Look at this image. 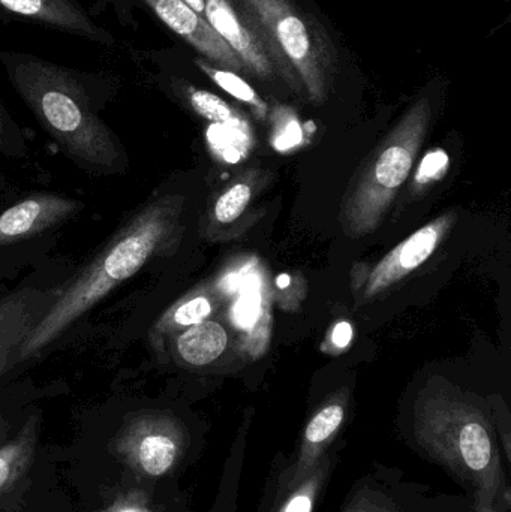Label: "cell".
I'll use <instances>...</instances> for the list:
<instances>
[{
	"instance_id": "1",
	"label": "cell",
	"mask_w": 511,
	"mask_h": 512,
	"mask_svg": "<svg viewBox=\"0 0 511 512\" xmlns=\"http://www.w3.org/2000/svg\"><path fill=\"white\" fill-rule=\"evenodd\" d=\"M405 444L441 466L470 499L474 512H510L509 465L494 412L461 388L432 379L414 396L402 426Z\"/></svg>"
},
{
	"instance_id": "2",
	"label": "cell",
	"mask_w": 511,
	"mask_h": 512,
	"mask_svg": "<svg viewBox=\"0 0 511 512\" xmlns=\"http://www.w3.org/2000/svg\"><path fill=\"white\" fill-rule=\"evenodd\" d=\"M0 65L12 89L71 161L95 174L125 170V149L99 114L102 101L119 86L114 75L78 71L21 51H2Z\"/></svg>"
},
{
	"instance_id": "3",
	"label": "cell",
	"mask_w": 511,
	"mask_h": 512,
	"mask_svg": "<svg viewBox=\"0 0 511 512\" xmlns=\"http://www.w3.org/2000/svg\"><path fill=\"white\" fill-rule=\"evenodd\" d=\"M180 213L182 204L174 197L138 207L104 248L57 291L56 300L21 343L18 364L41 354L117 286L167 252L179 234Z\"/></svg>"
},
{
	"instance_id": "4",
	"label": "cell",
	"mask_w": 511,
	"mask_h": 512,
	"mask_svg": "<svg viewBox=\"0 0 511 512\" xmlns=\"http://www.w3.org/2000/svg\"><path fill=\"white\" fill-rule=\"evenodd\" d=\"M431 122V102L420 99L360 168L341 207L342 230L351 239L374 233L416 164Z\"/></svg>"
},
{
	"instance_id": "5",
	"label": "cell",
	"mask_w": 511,
	"mask_h": 512,
	"mask_svg": "<svg viewBox=\"0 0 511 512\" xmlns=\"http://www.w3.org/2000/svg\"><path fill=\"white\" fill-rule=\"evenodd\" d=\"M254 21L282 65L311 101L323 102L336 71V51L323 27L291 0H233Z\"/></svg>"
},
{
	"instance_id": "6",
	"label": "cell",
	"mask_w": 511,
	"mask_h": 512,
	"mask_svg": "<svg viewBox=\"0 0 511 512\" xmlns=\"http://www.w3.org/2000/svg\"><path fill=\"white\" fill-rule=\"evenodd\" d=\"M197 438L185 420L167 409H144L126 417L114 436V456L141 478L174 477L188 462Z\"/></svg>"
},
{
	"instance_id": "7",
	"label": "cell",
	"mask_w": 511,
	"mask_h": 512,
	"mask_svg": "<svg viewBox=\"0 0 511 512\" xmlns=\"http://www.w3.org/2000/svg\"><path fill=\"white\" fill-rule=\"evenodd\" d=\"M338 512H474L465 495L434 493L401 469L374 463L348 490Z\"/></svg>"
},
{
	"instance_id": "8",
	"label": "cell",
	"mask_w": 511,
	"mask_h": 512,
	"mask_svg": "<svg viewBox=\"0 0 511 512\" xmlns=\"http://www.w3.org/2000/svg\"><path fill=\"white\" fill-rule=\"evenodd\" d=\"M203 17L239 57L246 71L261 80L281 78L299 92L302 84L282 65L254 21L233 0H204Z\"/></svg>"
},
{
	"instance_id": "9",
	"label": "cell",
	"mask_w": 511,
	"mask_h": 512,
	"mask_svg": "<svg viewBox=\"0 0 511 512\" xmlns=\"http://www.w3.org/2000/svg\"><path fill=\"white\" fill-rule=\"evenodd\" d=\"M345 442L335 447L302 480L287 481L275 462L270 465L263 496L255 512H317L338 468Z\"/></svg>"
},
{
	"instance_id": "10",
	"label": "cell",
	"mask_w": 511,
	"mask_h": 512,
	"mask_svg": "<svg viewBox=\"0 0 511 512\" xmlns=\"http://www.w3.org/2000/svg\"><path fill=\"white\" fill-rule=\"evenodd\" d=\"M456 219L458 216L455 212L446 213L431 224L420 228L392 249L366 277L365 289H363L365 298H374L383 294L390 286L396 285L408 274L422 267L437 251L447 233L452 230Z\"/></svg>"
},
{
	"instance_id": "11",
	"label": "cell",
	"mask_w": 511,
	"mask_h": 512,
	"mask_svg": "<svg viewBox=\"0 0 511 512\" xmlns=\"http://www.w3.org/2000/svg\"><path fill=\"white\" fill-rule=\"evenodd\" d=\"M0 11L104 48L116 45L113 33L101 26L78 0H0Z\"/></svg>"
},
{
	"instance_id": "12",
	"label": "cell",
	"mask_w": 511,
	"mask_h": 512,
	"mask_svg": "<svg viewBox=\"0 0 511 512\" xmlns=\"http://www.w3.org/2000/svg\"><path fill=\"white\" fill-rule=\"evenodd\" d=\"M81 210L83 204L68 195L53 192L30 195L0 215V248L24 242L65 224Z\"/></svg>"
},
{
	"instance_id": "13",
	"label": "cell",
	"mask_w": 511,
	"mask_h": 512,
	"mask_svg": "<svg viewBox=\"0 0 511 512\" xmlns=\"http://www.w3.org/2000/svg\"><path fill=\"white\" fill-rule=\"evenodd\" d=\"M149 8L171 32L185 39L213 65L228 71H246L239 57L212 29L206 18L189 8L182 0H138Z\"/></svg>"
},
{
	"instance_id": "14",
	"label": "cell",
	"mask_w": 511,
	"mask_h": 512,
	"mask_svg": "<svg viewBox=\"0 0 511 512\" xmlns=\"http://www.w3.org/2000/svg\"><path fill=\"white\" fill-rule=\"evenodd\" d=\"M57 291L23 288L0 298V378L18 364V351L56 300Z\"/></svg>"
},
{
	"instance_id": "15",
	"label": "cell",
	"mask_w": 511,
	"mask_h": 512,
	"mask_svg": "<svg viewBox=\"0 0 511 512\" xmlns=\"http://www.w3.org/2000/svg\"><path fill=\"white\" fill-rule=\"evenodd\" d=\"M39 418H29L12 441L0 447V512L14 507V499L26 484L38 445Z\"/></svg>"
},
{
	"instance_id": "16",
	"label": "cell",
	"mask_w": 511,
	"mask_h": 512,
	"mask_svg": "<svg viewBox=\"0 0 511 512\" xmlns=\"http://www.w3.org/2000/svg\"><path fill=\"white\" fill-rule=\"evenodd\" d=\"M228 331L216 321L200 322L174 336V349L186 366L206 367L215 363L228 348Z\"/></svg>"
},
{
	"instance_id": "17",
	"label": "cell",
	"mask_w": 511,
	"mask_h": 512,
	"mask_svg": "<svg viewBox=\"0 0 511 512\" xmlns=\"http://www.w3.org/2000/svg\"><path fill=\"white\" fill-rule=\"evenodd\" d=\"M213 301L206 292L195 291L168 307L152 328L153 343L159 345L167 336H176L185 328L209 319Z\"/></svg>"
},
{
	"instance_id": "18",
	"label": "cell",
	"mask_w": 511,
	"mask_h": 512,
	"mask_svg": "<svg viewBox=\"0 0 511 512\" xmlns=\"http://www.w3.org/2000/svg\"><path fill=\"white\" fill-rule=\"evenodd\" d=\"M195 63H197L198 68H200L204 74L209 75L222 90L230 93L231 96L239 99V101L252 105V108H255L260 116L266 114V104L261 101L260 96L252 89L251 84L246 83L236 72L216 68L212 63H207L206 60H197Z\"/></svg>"
},
{
	"instance_id": "19",
	"label": "cell",
	"mask_w": 511,
	"mask_h": 512,
	"mask_svg": "<svg viewBox=\"0 0 511 512\" xmlns=\"http://www.w3.org/2000/svg\"><path fill=\"white\" fill-rule=\"evenodd\" d=\"M251 200V183L236 182L227 191L222 192L221 197L216 200L213 206V219L219 225L231 224L245 213Z\"/></svg>"
},
{
	"instance_id": "20",
	"label": "cell",
	"mask_w": 511,
	"mask_h": 512,
	"mask_svg": "<svg viewBox=\"0 0 511 512\" xmlns=\"http://www.w3.org/2000/svg\"><path fill=\"white\" fill-rule=\"evenodd\" d=\"M185 95L192 110L203 119L209 120L213 125H224V123L231 122L234 119V113L230 105L215 93L186 87Z\"/></svg>"
},
{
	"instance_id": "21",
	"label": "cell",
	"mask_w": 511,
	"mask_h": 512,
	"mask_svg": "<svg viewBox=\"0 0 511 512\" xmlns=\"http://www.w3.org/2000/svg\"><path fill=\"white\" fill-rule=\"evenodd\" d=\"M0 150L8 155H21L24 152L23 135L2 101H0Z\"/></svg>"
},
{
	"instance_id": "22",
	"label": "cell",
	"mask_w": 511,
	"mask_h": 512,
	"mask_svg": "<svg viewBox=\"0 0 511 512\" xmlns=\"http://www.w3.org/2000/svg\"><path fill=\"white\" fill-rule=\"evenodd\" d=\"M449 167V156L443 150H434L429 153L425 159H423L422 165L419 168V174H417V182L420 185L432 182V180H438L443 176L444 171Z\"/></svg>"
},
{
	"instance_id": "23",
	"label": "cell",
	"mask_w": 511,
	"mask_h": 512,
	"mask_svg": "<svg viewBox=\"0 0 511 512\" xmlns=\"http://www.w3.org/2000/svg\"><path fill=\"white\" fill-rule=\"evenodd\" d=\"M110 512H155L150 502L149 496L140 490L123 493L116 499L113 505H110Z\"/></svg>"
},
{
	"instance_id": "24",
	"label": "cell",
	"mask_w": 511,
	"mask_h": 512,
	"mask_svg": "<svg viewBox=\"0 0 511 512\" xmlns=\"http://www.w3.org/2000/svg\"><path fill=\"white\" fill-rule=\"evenodd\" d=\"M351 339H353V327L348 322H339L335 325L332 333V342L336 348L344 349L350 345Z\"/></svg>"
},
{
	"instance_id": "25",
	"label": "cell",
	"mask_w": 511,
	"mask_h": 512,
	"mask_svg": "<svg viewBox=\"0 0 511 512\" xmlns=\"http://www.w3.org/2000/svg\"><path fill=\"white\" fill-rule=\"evenodd\" d=\"M183 3H186V5L189 6V8L194 9L197 14H200L201 17H203L204 14V6H206V3H204V0H182Z\"/></svg>"
},
{
	"instance_id": "26",
	"label": "cell",
	"mask_w": 511,
	"mask_h": 512,
	"mask_svg": "<svg viewBox=\"0 0 511 512\" xmlns=\"http://www.w3.org/2000/svg\"><path fill=\"white\" fill-rule=\"evenodd\" d=\"M96 512H110V507H108V508H105V510H101V511H96Z\"/></svg>"
}]
</instances>
